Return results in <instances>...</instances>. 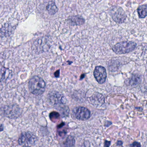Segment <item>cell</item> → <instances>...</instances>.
<instances>
[{
	"mask_svg": "<svg viewBox=\"0 0 147 147\" xmlns=\"http://www.w3.org/2000/svg\"><path fill=\"white\" fill-rule=\"evenodd\" d=\"M136 43L131 41H124L115 45L112 50L115 53L118 55L126 54L133 51L136 47Z\"/></svg>",
	"mask_w": 147,
	"mask_h": 147,
	"instance_id": "2",
	"label": "cell"
},
{
	"mask_svg": "<svg viewBox=\"0 0 147 147\" xmlns=\"http://www.w3.org/2000/svg\"><path fill=\"white\" fill-rule=\"evenodd\" d=\"M59 116H60V115H59V114L58 113L55 112L51 113L50 115L51 119L52 121H54V122L55 121L54 120H55L56 121V120L58 119L59 118Z\"/></svg>",
	"mask_w": 147,
	"mask_h": 147,
	"instance_id": "16",
	"label": "cell"
},
{
	"mask_svg": "<svg viewBox=\"0 0 147 147\" xmlns=\"http://www.w3.org/2000/svg\"><path fill=\"white\" fill-rule=\"evenodd\" d=\"M111 14L113 20L119 24L123 23L126 19L124 11L119 7H113L111 10Z\"/></svg>",
	"mask_w": 147,
	"mask_h": 147,
	"instance_id": "4",
	"label": "cell"
},
{
	"mask_svg": "<svg viewBox=\"0 0 147 147\" xmlns=\"http://www.w3.org/2000/svg\"><path fill=\"white\" fill-rule=\"evenodd\" d=\"M49 98L52 104L56 105L62 102L63 97L60 93L56 91H54L50 93L49 95Z\"/></svg>",
	"mask_w": 147,
	"mask_h": 147,
	"instance_id": "9",
	"label": "cell"
},
{
	"mask_svg": "<svg viewBox=\"0 0 147 147\" xmlns=\"http://www.w3.org/2000/svg\"><path fill=\"white\" fill-rule=\"evenodd\" d=\"M36 141V138L31 132L22 133L19 139V143L24 147H30L33 145Z\"/></svg>",
	"mask_w": 147,
	"mask_h": 147,
	"instance_id": "3",
	"label": "cell"
},
{
	"mask_svg": "<svg viewBox=\"0 0 147 147\" xmlns=\"http://www.w3.org/2000/svg\"><path fill=\"white\" fill-rule=\"evenodd\" d=\"M94 76L97 82L99 84H103L105 82L107 73L105 68L102 66H97L94 71Z\"/></svg>",
	"mask_w": 147,
	"mask_h": 147,
	"instance_id": "6",
	"label": "cell"
},
{
	"mask_svg": "<svg viewBox=\"0 0 147 147\" xmlns=\"http://www.w3.org/2000/svg\"><path fill=\"white\" fill-rule=\"evenodd\" d=\"M141 80L142 79L140 75L137 74L134 75L129 80V83L131 86H136L139 84Z\"/></svg>",
	"mask_w": 147,
	"mask_h": 147,
	"instance_id": "14",
	"label": "cell"
},
{
	"mask_svg": "<svg viewBox=\"0 0 147 147\" xmlns=\"http://www.w3.org/2000/svg\"><path fill=\"white\" fill-rule=\"evenodd\" d=\"M75 142V141L74 137L71 136H69L64 142V146L65 147H73L74 145Z\"/></svg>",
	"mask_w": 147,
	"mask_h": 147,
	"instance_id": "15",
	"label": "cell"
},
{
	"mask_svg": "<svg viewBox=\"0 0 147 147\" xmlns=\"http://www.w3.org/2000/svg\"><path fill=\"white\" fill-rule=\"evenodd\" d=\"M46 9L48 11L49 14L50 15H54L58 11V9L54 1H49L46 6Z\"/></svg>",
	"mask_w": 147,
	"mask_h": 147,
	"instance_id": "11",
	"label": "cell"
},
{
	"mask_svg": "<svg viewBox=\"0 0 147 147\" xmlns=\"http://www.w3.org/2000/svg\"><path fill=\"white\" fill-rule=\"evenodd\" d=\"M89 101L94 106L100 107L105 103V97L99 93L94 92L89 98Z\"/></svg>",
	"mask_w": 147,
	"mask_h": 147,
	"instance_id": "7",
	"label": "cell"
},
{
	"mask_svg": "<svg viewBox=\"0 0 147 147\" xmlns=\"http://www.w3.org/2000/svg\"><path fill=\"white\" fill-rule=\"evenodd\" d=\"M111 145V142L106 140L105 143V147H109Z\"/></svg>",
	"mask_w": 147,
	"mask_h": 147,
	"instance_id": "18",
	"label": "cell"
},
{
	"mask_svg": "<svg viewBox=\"0 0 147 147\" xmlns=\"http://www.w3.org/2000/svg\"><path fill=\"white\" fill-rule=\"evenodd\" d=\"M28 86L32 93L36 95H41L45 91L46 83L41 77L34 76L30 79Z\"/></svg>",
	"mask_w": 147,
	"mask_h": 147,
	"instance_id": "1",
	"label": "cell"
},
{
	"mask_svg": "<svg viewBox=\"0 0 147 147\" xmlns=\"http://www.w3.org/2000/svg\"><path fill=\"white\" fill-rule=\"evenodd\" d=\"M137 12L139 17L144 18L147 16V5H142L138 8Z\"/></svg>",
	"mask_w": 147,
	"mask_h": 147,
	"instance_id": "13",
	"label": "cell"
},
{
	"mask_svg": "<svg viewBox=\"0 0 147 147\" xmlns=\"http://www.w3.org/2000/svg\"><path fill=\"white\" fill-rule=\"evenodd\" d=\"M74 114L77 119L84 120L88 119L90 118V111L86 107H78L74 109Z\"/></svg>",
	"mask_w": 147,
	"mask_h": 147,
	"instance_id": "5",
	"label": "cell"
},
{
	"mask_svg": "<svg viewBox=\"0 0 147 147\" xmlns=\"http://www.w3.org/2000/svg\"><path fill=\"white\" fill-rule=\"evenodd\" d=\"M117 144L118 145H121L123 144V142L121 141H118L117 142Z\"/></svg>",
	"mask_w": 147,
	"mask_h": 147,
	"instance_id": "20",
	"label": "cell"
},
{
	"mask_svg": "<svg viewBox=\"0 0 147 147\" xmlns=\"http://www.w3.org/2000/svg\"><path fill=\"white\" fill-rule=\"evenodd\" d=\"M55 76L56 77H59L60 76V70H57L55 73Z\"/></svg>",
	"mask_w": 147,
	"mask_h": 147,
	"instance_id": "19",
	"label": "cell"
},
{
	"mask_svg": "<svg viewBox=\"0 0 147 147\" xmlns=\"http://www.w3.org/2000/svg\"><path fill=\"white\" fill-rule=\"evenodd\" d=\"M69 24L72 25L79 26L85 23V20L80 16H73L68 19Z\"/></svg>",
	"mask_w": 147,
	"mask_h": 147,
	"instance_id": "10",
	"label": "cell"
},
{
	"mask_svg": "<svg viewBox=\"0 0 147 147\" xmlns=\"http://www.w3.org/2000/svg\"><path fill=\"white\" fill-rule=\"evenodd\" d=\"M37 43L36 44L38 45V48H42V51H46L45 49H47V50L49 49V44H48V42H47L46 38H41L37 39V41H36Z\"/></svg>",
	"mask_w": 147,
	"mask_h": 147,
	"instance_id": "12",
	"label": "cell"
},
{
	"mask_svg": "<svg viewBox=\"0 0 147 147\" xmlns=\"http://www.w3.org/2000/svg\"><path fill=\"white\" fill-rule=\"evenodd\" d=\"M20 109L18 106L15 105L7 107L5 110L6 115L11 118H16L20 114Z\"/></svg>",
	"mask_w": 147,
	"mask_h": 147,
	"instance_id": "8",
	"label": "cell"
},
{
	"mask_svg": "<svg viewBox=\"0 0 147 147\" xmlns=\"http://www.w3.org/2000/svg\"><path fill=\"white\" fill-rule=\"evenodd\" d=\"M130 145L131 147H141V146L140 143L136 142H134Z\"/></svg>",
	"mask_w": 147,
	"mask_h": 147,
	"instance_id": "17",
	"label": "cell"
}]
</instances>
